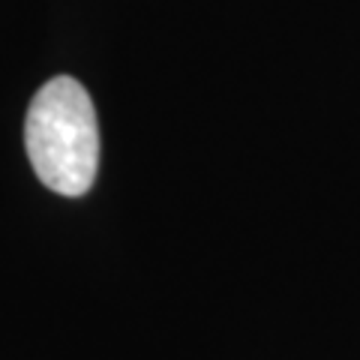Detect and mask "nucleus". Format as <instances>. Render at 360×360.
<instances>
[{
  "label": "nucleus",
  "instance_id": "f257e3e1",
  "mask_svg": "<svg viewBox=\"0 0 360 360\" xmlns=\"http://www.w3.org/2000/svg\"><path fill=\"white\" fill-rule=\"evenodd\" d=\"M25 148L37 177L58 195H84L99 168V123L72 75L45 82L25 117Z\"/></svg>",
  "mask_w": 360,
  "mask_h": 360
}]
</instances>
